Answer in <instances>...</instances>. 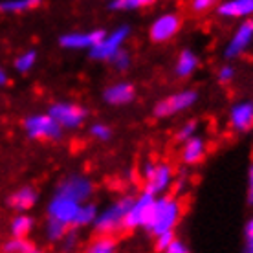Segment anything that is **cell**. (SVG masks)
Masks as SVG:
<instances>
[{
  "instance_id": "1",
  "label": "cell",
  "mask_w": 253,
  "mask_h": 253,
  "mask_svg": "<svg viewBox=\"0 0 253 253\" xmlns=\"http://www.w3.org/2000/svg\"><path fill=\"white\" fill-rule=\"evenodd\" d=\"M182 218V202L178 196L172 195H160L154 200L151 211V218L147 222L145 231L154 235H160L164 231H174Z\"/></svg>"
},
{
  "instance_id": "2",
  "label": "cell",
  "mask_w": 253,
  "mask_h": 253,
  "mask_svg": "<svg viewBox=\"0 0 253 253\" xmlns=\"http://www.w3.org/2000/svg\"><path fill=\"white\" fill-rule=\"evenodd\" d=\"M130 200H132V196H121L105 209H99L92 229L95 233L114 235V237L121 231H125V216L128 206H130Z\"/></svg>"
},
{
  "instance_id": "3",
  "label": "cell",
  "mask_w": 253,
  "mask_h": 253,
  "mask_svg": "<svg viewBox=\"0 0 253 253\" xmlns=\"http://www.w3.org/2000/svg\"><path fill=\"white\" fill-rule=\"evenodd\" d=\"M26 136L35 141H57L63 138V126L53 120L48 112H37V114L26 116L22 121Z\"/></svg>"
},
{
  "instance_id": "4",
  "label": "cell",
  "mask_w": 253,
  "mask_h": 253,
  "mask_svg": "<svg viewBox=\"0 0 253 253\" xmlns=\"http://www.w3.org/2000/svg\"><path fill=\"white\" fill-rule=\"evenodd\" d=\"M141 176L145 182V189L151 195L160 196L167 195L174 185V169L169 164H154V162H147L141 167Z\"/></svg>"
},
{
  "instance_id": "5",
  "label": "cell",
  "mask_w": 253,
  "mask_h": 253,
  "mask_svg": "<svg viewBox=\"0 0 253 253\" xmlns=\"http://www.w3.org/2000/svg\"><path fill=\"white\" fill-rule=\"evenodd\" d=\"M130 32H132V30H130L128 24H121V26H118V28H114L112 32H107L105 37H103L97 44L90 48L88 55L94 59V61L108 63L118 51L125 48L126 41L130 39Z\"/></svg>"
},
{
  "instance_id": "6",
  "label": "cell",
  "mask_w": 253,
  "mask_h": 253,
  "mask_svg": "<svg viewBox=\"0 0 253 253\" xmlns=\"http://www.w3.org/2000/svg\"><path fill=\"white\" fill-rule=\"evenodd\" d=\"M196 101H198V92L191 88H184L174 92V94H169L164 99H160L154 105L152 112H154L156 118L165 120V118H172V116H178L185 112V110L193 108L196 105Z\"/></svg>"
},
{
  "instance_id": "7",
  "label": "cell",
  "mask_w": 253,
  "mask_h": 253,
  "mask_svg": "<svg viewBox=\"0 0 253 253\" xmlns=\"http://www.w3.org/2000/svg\"><path fill=\"white\" fill-rule=\"evenodd\" d=\"M48 114L63 126V130H77L79 126L84 125V121L88 120V110L72 101H57L50 105Z\"/></svg>"
},
{
  "instance_id": "8",
  "label": "cell",
  "mask_w": 253,
  "mask_h": 253,
  "mask_svg": "<svg viewBox=\"0 0 253 253\" xmlns=\"http://www.w3.org/2000/svg\"><path fill=\"white\" fill-rule=\"evenodd\" d=\"M182 15L176 11L160 13L149 26V39L154 44H165L176 37L182 30Z\"/></svg>"
},
{
  "instance_id": "9",
  "label": "cell",
  "mask_w": 253,
  "mask_h": 253,
  "mask_svg": "<svg viewBox=\"0 0 253 253\" xmlns=\"http://www.w3.org/2000/svg\"><path fill=\"white\" fill-rule=\"evenodd\" d=\"M156 196L151 195L149 191L139 193L138 196H132L128 211L125 216V231H136V229H145L147 222L151 218V211L154 206Z\"/></svg>"
},
{
  "instance_id": "10",
  "label": "cell",
  "mask_w": 253,
  "mask_h": 253,
  "mask_svg": "<svg viewBox=\"0 0 253 253\" xmlns=\"http://www.w3.org/2000/svg\"><path fill=\"white\" fill-rule=\"evenodd\" d=\"M79 206H81V202L55 191V195L51 196V200L46 206V218H53V220L64 224L66 228H74Z\"/></svg>"
},
{
  "instance_id": "11",
  "label": "cell",
  "mask_w": 253,
  "mask_h": 253,
  "mask_svg": "<svg viewBox=\"0 0 253 253\" xmlns=\"http://www.w3.org/2000/svg\"><path fill=\"white\" fill-rule=\"evenodd\" d=\"M253 44V17L252 19L241 20V24L235 28V32L231 33L228 44L224 48V57L226 59H239L244 55L250 46Z\"/></svg>"
},
{
  "instance_id": "12",
  "label": "cell",
  "mask_w": 253,
  "mask_h": 253,
  "mask_svg": "<svg viewBox=\"0 0 253 253\" xmlns=\"http://www.w3.org/2000/svg\"><path fill=\"white\" fill-rule=\"evenodd\" d=\"M95 191L94 182L84 174H68L57 185V193L74 198L77 202H88Z\"/></svg>"
},
{
  "instance_id": "13",
  "label": "cell",
  "mask_w": 253,
  "mask_h": 253,
  "mask_svg": "<svg viewBox=\"0 0 253 253\" xmlns=\"http://www.w3.org/2000/svg\"><path fill=\"white\" fill-rule=\"evenodd\" d=\"M105 30L95 28V30H88V32H68L59 37V44L64 50L70 51H79V50H90L92 46H95L103 37H105Z\"/></svg>"
},
{
  "instance_id": "14",
  "label": "cell",
  "mask_w": 253,
  "mask_h": 253,
  "mask_svg": "<svg viewBox=\"0 0 253 253\" xmlns=\"http://www.w3.org/2000/svg\"><path fill=\"white\" fill-rule=\"evenodd\" d=\"M228 123L235 132H248L253 128V101L241 99L231 105L228 112Z\"/></svg>"
},
{
  "instance_id": "15",
  "label": "cell",
  "mask_w": 253,
  "mask_h": 253,
  "mask_svg": "<svg viewBox=\"0 0 253 253\" xmlns=\"http://www.w3.org/2000/svg\"><path fill=\"white\" fill-rule=\"evenodd\" d=\"M136 86L128 81H116L103 90V101L110 107H125L134 101Z\"/></svg>"
},
{
  "instance_id": "16",
  "label": "cell",
  "mask_w": 253,
  "mask_h": 253,
  "mask_svg": "<svg viewBox=\"0 0 253 253\" xmlns=\"http://www.w3.org/2000/svg\"><path fill=\"white\" fill-rule=\"evenodd\" d=\"M216 15L226 20H244L253 17V0H222L215 7Z\"/></svg>"
},
{
  "instance_id": "17",
  "label": "cell",
  "mask_w": 253,
  "mask_h": 253,
  "mask_svg": "<svg viewBox=\"0 0 253 253\" xmlns=\"http://www.w3.org/2000/svg\"><path fill=\"white\" fill-rule=\"evenodd\" d=\"M206 152H208V143L202 136H193L191 139L182 143V151H180V162L187 167L200 164L206 158Z\"/></svg>"
},
{
  "instance_id": "18",
  "label": "cell",
  "mask_w": 253,
  "mask_h": 253,
  "mask_svg": "<svg viewBox=\"0 0 253 253\" xmlns=\"http://www.w3.org/2000/svg\"><path fill=\"white\" fill-rule=\"evenodd\" d=\"M39 200V193L32 185H22L17 191H13L11 195L7 196V206L13 209L15 213H28L30 209L35 208V204Z\"/></svg>"
},
{
  "instance_id": "19",
  "label": "cell",
  "mask_w": 253,
  "mask_h": 253,
  "mask_svg": "<svg viewBox=\"0 0 253 253\" xmlns=\"http://www.w3.org/2000/svg\"><path fill=\"white\" fill-rule=\"evenodd\" d=\"M200 66V59L193 50H182L174 61V74L180 79H189Z\"/></svg>"
},
{
  "instance_id": "20",
  "label": "cell",
  "mask_w": 253,
  "mask_h": 253,
  "mask_svg": "<svg viewBox=\"0 0 253 253\" xmlns=\"http://www.w3.org/2000/svg\"><path fill=\"white\" fill-rule=\"evenodd\" d=\"M35 229V218L28 213H17L9 222V233L13 237H30Z\"/></svg>"
},
{
  "instance_id": "21",
  "label": "cell",
  "mask_w": 253,
  "mask_h": 253,
  "mask_svg": "<svg viewBox=\"0 0 253 253\" xmlns=\"http://www.w3.org/2000/svg\"><path fill=\"white\" fill-rule=\"evenodd\" d=\"M42 4V0H0V13L6 15H19L37 9Z\"/></svg>"
},
{
  "instance_id": "22",
  "label": "cell",
  "mask_w": 253,
  "mask_h": 253,
  "mask_svg": "<svg viewBox=\"0 0 253 253\" xmlns=\"http://www.w3.org/2000/svg\"><path fill=\"white\" fill-rule=\"evenodd\" d=\"M4 253H37L39 248L35 246V242L30 241V237H13L9 241H6L0 248Z\"/></svg>"
},
{
  "instance_id": "23",
  "label": "cell",
  "mask_w": 253,
  "mask_h": 253,
  "mask_svg": "<svg viewBox=\"0 0 253 253\" xmlns=\"http://www.w3.org/2000/svg\"><path fill=\"white\" fill-rule=\"evenodd\" d=\"M116 250H118V241H116L114 235L103 233H95V239H92L86 246L88 253H114Z\"/></svg>"
},
{
  "instance_id": "24",
  "label": "cell",
  "mask_w": 253,
  "mask_h": 253,
  "mask_svg": "<svg viewBox=\"0 0 253 253\" xmlns=\"http://www.w3.org/2000/svg\"><path fill=\"white\" fill-rule=\"evenodd\" d=\"M97 206L92 202H81L79 206V211H77L76 222H74V228L83 229V228H92L94 226V220L97 216Z\"/></svg>"
},
{
  "instance_id": "25",
  "label": "cell",
  "mask_w": 253,
  "mask_h": 253,
  "mask_svg": "<svg viewBox=\"0 0 253 253\" xmlns=\"http://www.w3.org/2000/svg\"><path fill=\"white\" fill-rule=\"evenodd\" d=\"M156 0H112L108 2V7L114 11H139L151 7Z\"/></svg>"
},
{
  "instance_id": "26",
  "label": "cell",
  "mask_w": 253,
  "mask_h": 253,
  "mask_svg": "<svg viewBox=\"0 0 253 253\" xmlns=\"http://www.w3.org/2000/svg\"><path fill=\"white\" fill-rule=\"evenodd\" d=\"M66 231H68V228H66L64 224L53 220V218H46L44 237L50 244H61V241H63L64 235H66Z\"/></svg>"
},
{
  "instance_id": "27",
  "label": "cell",
  "mask_w": 253,
  "mask_h": 253,
  "mask_svg": "<svg viewBox=\"0 0 253 253\" xmlns=\"http://www.w3.org/2000/svg\"><path fill=\"white\" fill-rule=\"evenodd\" d=\"M39 61V53L35 50H26L22 51L19 57L15 59V63H13V66H15V70L19 72V74H28V72H32L33 68H35V64H37Z\"/></svg>"
},
{
  "instance_id": "28",
  "label": "cell",
  "mask_w": 253,
  "mask_h": 253,
  "mask_svg": "<svg viewBox=\"0 0 253 253\" xmlns=\"http://www.w3.org/2000/svg\"><path fill=\"white\" fill-rule=\"evenodd\" d=\"M88 132H90V136L94 139H97V141H108V139L112 138V128H110V125L101 123V121L92 123L88 128Z\"/></svg>"
},
{
  "instance_id": "29",
  "label": "cell",
  "mask_w": 253,
  "mask_h": 253,
  "mask_svg": "<svg viewBox=\"0 0 253 253\" xmlns=\"http://www.w3.org/2000/svg\"><path fill=\"white\" fill-rule=\"evenodd\" d=\"M108 63L112 64V66H114L118 72H126V70L132 66V57H130V53H128V51L123 48V50L118 51V53H116L114 57L110 59Z\"/></svg>"
},
{
  "instance_id": "30",
  "label": "cell",
  "mask_w": 253,
  "mask_h": 253,
  "mask_svg": "<svg viewBox=\"0 0 253 253\" xmlns=\"http://www.w3.org/2000/svg\"><path fill=\"white\" fill-rule=\"evenodd\" d=\"M196 134H198V121H195V120L185 121L184 125L176 130V141L178 143H184V141L191 139L193 136H196Z\"/></svg>"
},
{
  "instance_id": "31",
  "label": "cell",
  "mask_w": 253,
  "mask_h": 253,
  "mask_svg": "<svg viewBox=\"0 0 253 253\" xmlns=\"http://www.w3.org/2000/svg\"><path fill=\"white\" fill-rule=\"evenodd\" d=\"M220 0H191L189 9L195 15H206L209 11H215V7L218 6Z\"/></svg>"
},
{
  "instance_id": "32",
  "label": "cell",
  "mask_w": 253,
  "mask_h": 253,
  "mask_svg": "<svg viewBox=\"0 0 253 253\" xmlns=\"http://www.w3.org/2000/svg\"><path fill=\"white\" fill-rule=\"evenodd\" d=\"M79 242H81V237H79V229L77 228H68L66 235L61 241V246H63L64 252H74L79 248Z\"/></svg>"
},
{
  "instance_id": "33",
  "label": "cell",
  "mask_w": 253,
  "mask_h": 253,
  "mask_svg": "<svg viewBox=\"0 0 253 253\" xmlns=\"http://www.w3.org/2000/svg\"><path fill=\"white\" fill-rule=\"evenodd\" d=\"M174 237H176L174 231H164L160 235H154V250L160 253H165Z\"/></svg>"
},
{
  "instance_id": "34",
  "label": "cell",
  "mask_w": 253,
  "mask_h": 253,
  "mask_svg": "<svg viewBox=\"0 0 253 253\" xmlns=\"http://www.w3.org/2000/svg\"><path fill=\"white\" fill-rule=\"evenodd\" d=\"M237 77V70L233 64H222L220 68L216 70V81L220 84H229Z\"/></svg>"
},
{
  "instance_id": "35",
  "label": "cell",
  "mask_w": 253,
  "mask_h": 253,
  "mask_svg": "<svg viewBox=\"0 0 253 253\" xmlns=\"http://www.w3.org/2000/svg\"><path fill=\"white\" fill-rule=\"evenodd\" d=\"M165 253H189V246L184 241H180L178 237H174Z\"/></svg>"
},
{
  "instance_id": "36",
  "label": "cell",
  "mask_w": 253,
  "mask_h": 253,
  "mask_svg": "<svg viewBox=\"0 0 253 253\" xmlns=\"http://www.w3.org/2000/svg\"><path fill=\"white\" fill-rule=\"evenodd\" d=\"M248 202L253 204V162L248 169Z\"/></svg>"
},
{
  "instance_id": "37",
  "label": "cell",
  "mask_w": 253,
  "mask_h": 253,
  "mask_svg": "<svg viewBox=\"0 0 253 253\" xmlns=\"http://www.w3.org/2000/svg\"><path fill=\"white\" fill-rule=\"evenodd\" d=\"M244 237H246V241H252L253 239V216L246 222V226H244Z\"/></svg>"
},
{
  "instance_id": "38",
  "label": "cell",
  "mask_w": 253,
  "mask_h": 253,
  "mask_svg": "<svg viewBox=\"0 0 253 253\" xmlns=\"http://www.w3.org/2000/svg\"><path fill=\"white\" fill-rule=\"evenodd\" d=\"M7 81H9V74L6 72V68L0 66V86H6Z\"/></svg>"
},
{
  "instance_id": "39",
  "label": "cell",
  "mask_w": 253,
  "mask_h": 253,
  "mask_svg": "<svg viewBox=\"0 0 253 253\" xmlns=\"http://www.w3.org/2000/svg\"><path fill=\"white\" fill-rule=\"evenodd\" d=\"M244 250H246L248 253H253V239H252V241H246V246H244Z\"/></svg>"
},
{
  "instance_id": "40",
  "label": "cell",
  "mask_w": 253,
  "mask_h": 253,
  "mask_svg": "<svg viewBox=\"0 0 253 253\" xmlns=\"http://www.w3.org/2000/svg\"><path fill=\"white\" fill-rule=\"evenodd\" d=\"M108 2H112V0H108Z\"/></svg>"
}]
</instances>
